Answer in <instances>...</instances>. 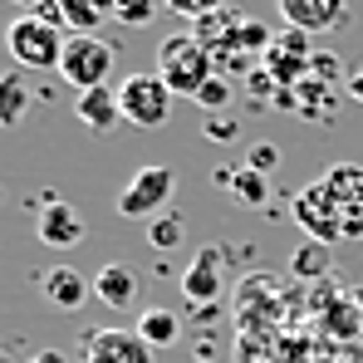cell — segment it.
I'll return each mask as SVG.
<instances>
[{
  "label": "cell",
  "instance_id": "15",
  "mask_svg": "<svg viewBox=\"0 0 363 363\" xmlns=\"http://www.w3.org/2000/svg\"><path fill=\"white\" fill-rule=\"evenodd\" d=\"M74 118L84 123L89 133L108 138V133H113V123L123 118V108H118V89H89V94H79V99H74Z\"/></svg>",
  "mask_w": 363,
  "mask_h": 363
},
{
  "label": "cell",
  "instance_id": "6",
  "mask_svg": "<svg viewBox=\"0 0 363 363\" xmlns=\"http://www.w3.org/2000/svg\"><path fill=\"white\" fill-rule=\"evenodd\" d=\"M172 186H177V172H172V167H162V162L138 167L133 182L118 191V216H128V221H152V216H162V206L172 201Z\"/></svg>",
  "mask_w": 363,
  "mask_h": 363
},
{
  "label": "cell",
  "instance_id": "20",
  "mask_svg": "<svg viewBox=\"0 0 363 363\" xmlns=\"http://www.w3.org/2000/svg\"><path fill=\"white\" fill-rule=\"evenodd\" d=\"M138 334H143L152 349H167V344L182 339V324H177L172 309H143V314H138Z\"/></svg>",
  "mask_w": 363,
  "mask_h": 363
},
{
  "label": "cell",
  "instance_id": "13",
  "mask_svg": "<svg viewBox=\"0 0 363 363\" xmlns=\"http://www.w3.org/2000/svg\"><path fill=\"white\" fill-rule=\"evenodd\" d=\"M138 290H143V280H138V270L123 265V260H108V265L94 275V300H104L108 309H133V304H138Z\"/></svg>",
  "mask_w": 363,
  "mask_h": 363
},
{
  "label": "cell",
  "instance_id": "25",
  "mask_svg": "<svg viewBox=\"0 0 363 363\" xmlns=\"http://www.w3.org/2000/svg\"><path fill=\"white\" fill-rule=\"evenodd\" d=\"M162 5H167L172 15H182V20H196V25L221 10V0H162Z\"/></svg>",
  "mask_w": 363,
  "mask_h": 363
},
{
  "label": "cell",
  "instance_id": "28",
  "mask_svg": "<svg viewBox=\"0 0 363 363\" xmlns=\"http://www.w3.org/2000/svg\"><path fill=\"white\" fill-rule=\"evenodd\" d=\"M344 94H354V99L363 104V69H354V74L344 79Z\"/></svg>",
  "mask_w": 363,
  "mask_h": 363
},
{
  "label": "cell",
  "instance_id": "16",
  "mask_svg": "<svg viewBox=\"0 0 363 363\" xmlns=\"http://www.w3.org/2000/svg\"><path fill=\"white\" fill-rule=\"evenodd\" d=\"M40 290L50 295V304H60V309H79V304L94 295V280H84L74 265H50L40 275Z\"/></svg>",
  "mask_w": 363,
  "mask_h": 363
},
{
  "label": "cell",
  "instance_id": "11",
  "mask_svg": "<svg viewBox=\"0 0 363 363\" xmlns=\"http://www.w3.org/2000/svg\"><path fill=\"white\" fill-rule=\"evenodd\" d=\"M280 15L300 35H324L349 20V0H280Z\"/></svg>",
  "mask_w": 363,
  "mask_h": 363
},
{
  "label": "cell",
  "instance_id": "24",
  "mask_svg": "<svg viewBox=\"0 0 363 363\" xmlns=\"http://www.w3.org/2000/svg\"><path fill=\"white\" fill-rule=\"evenodd\" d=\"M231 99H236V89H231V79H226V74H211V79L201 84V94H196L191 104H201L206 113H221V108H226Z\"/></svg>",
  "mask_w": 363,
  "mask_h": 363
},
{
  "label": "cell",
  "instance_id": "30",
  "mask_svg": "<svg viewBox=\"0 0 363 363\" xmlns=\"http://www.w3.org/2000/svg\"><path fill=\"white\" fill-rule=\"evenodd\" d=\"M30 363H69V359H64L60 349H40V354H35V359H30Z\"/></svg>",
  "mask_w": 363,
  "mask_h": 363
},
{
  "label": "cell",
  "instance_id": "23",
  "mask_svg": "<svg viewBox=\"0 0 363 363\" xmlns=\"http://www.w3.org/2000/svg\"><path fill=\"white\" fill-rule=\"evenodd\" d=\"M113 20L128 30H143L157 20V0H113Z\"/></svg>",
  "mask_w": 363,
  "mask_h": 363
},
{
  "label": "cell",
  "instance_id": "5",
  "mask_svg": "<svg viewBox=\"0 0 363 363\" xmlns=\"http://www.w3.org/2000/svg\"><path fill=\"white\" fill-rule=\"evenodd\" d=\"M196 40L211 50V60H226V55H265V45H270V35H265L255 20H245L241 10H216V15H206V20L196 25Z\"/></svg>",
  "mask_w": 363,
  "mask_h": 363
},
{
  "label": "cell",
  "instance_id": "22",
  "mask_svg": "<svg viewBox=\"0 0 363 363\" xmlns=\"http://www.w3.org/2000/svg\"><path fill=\"white\" fill-rule=\"evenodd\" d=\"M290 270H295V275H304V280L324 275V270H329V245H319V241H304L300 250H295V260H290Z\"/></svg>",
  "mask_w": 363,
  "mask_h": 363
},
{
  "label": "cell",
  "instance_id": "21",
  "mask_svg": "<svg viewBox=\"0 0 363 363\" xmlns=\"http://www.w3.org/2000/svg\"><path fill=\"white\" fill-rule=\"evenodd\" d=\"M182 236H186V221H182L177 211H162V216L147 221V241H152V250H177Z\"/></svg>",
  "mask_w": 363,
  "mask_h": 363
},
{
  "label": "cell",
  "instance_id": "7",
  "mask_svg": "<svg viewBox=\"0 0 363 363\" xmlns=\"http://www.w3.org/2000/svg\"><path fill=\"white\" fill-rule=\"evenodd\" d=\"M319 182H324V191L339 211L344 241H363V167L359 162H334Z\"/></svg>",
  "mask_w": 363,
  "mask_h": 363
},
{
  "label": "cell",
  "instance_id": "9",
  "mask_svg": "<svg viewBox=\"0 0 363 363\" xmlns=\"http://www.w3.org/2000/svg\"><path fill=\"white\" fill-rule=\"evenodd\" d=\"M84 363H152V344L138 329H94L84 339Z\"/></svg>",
  "mask_w": 363,
  "mask_h": 363
},
{
  "label": "cell",
  "instance_id": "27",
  "mask_svg": "<svg viewBox=\"0 0 363 363\" xmlns=\"http://www.w3.org/2000/svg\"><path fill=\"white\" fill-rule=\"evenodd\" d=\"M30 15H40V20H45V25H55V30H69V25H64V10H60V0H45V5H35Z\"/></svg>",
  "mask_w": 363,
  "mask_h": 363
},
{
  "label": "cell",
  "instance_id": "18",
  "mask_svg": "<svg viewBox=\"0 0 363 363\" xmlns=\"http://www.w3.org/2000/svg\"><path fill=\"white\" fill-rule=\"evenodd\" d=\"M60 10H64L69 35H94L113 15V0H60Z\"/></svg>",
  "mask_w": 363,
  "mask_h": 363
},
{
  "label": "cell",
  "instance_id": "17",
  "mask_svg": "<svg viewBox=\"0 0 363 363\" xmlns=\"http://www.w3.org/2000/svg\"><path fill=\"white\" fill-rule=\"evenodd\" d=\"M30 113V79L20 69L0 74V128H20Z\"/></svg>",
  "mask_w": 363,
  "mask_h": 363
},
{
  "label": "cell",
  "instance_id": "10",
  "mask_svg": "<svg viewBox=\"0 0 363 363\" xmlns=\"http://www.w3.org/2000/svg\"><path fill=\"white\" fill-rule=\"evenodd\" d=\"M84 216H79V206H69V201H55V196H45L40 201V211H35V236L50 245V250H74V245L84 241Z\"/></svg>",
  "mask_w": 363,
  "mask_h": 363
},
{
  "label": "cell",
  "instance_id": "2",
  "mask_svg": "<svg viewBox=\"0 0 363 363\" xmlns=\"http://www.w3.org/2000/svg\"><path fill=\"white\" fill-rule=\"evenodd\" d=\"M118 69V45L99 40V35H69L60 60V79L74 89V94H89V89H108Z\"/></svg>",
  "mask_w": 363,
  "mask_h": 363
},
{
  "label": "cell",
  "instance_id": "1",
  "mask_svg": "<svg viewBox=\"0 0 363 363\" xmlns=\"http://www.w3.org/2000/svg\"><path fill=\"white\" fill-rule=\"evenodd\" d=\"M211 50L196 40V35H167L162 45H157V79L177 94V99H196L201 94V84L216 74L211 69Z\"/></svg>",
  "mask_w": 363,
  "mask_h": 363
},
{
  "label": "cell",
  "instance_id": "31",
  "mask_svg": "<svg viewBox=\"0 0 363 363\" xmlns=\"http://www.w3.org/2000/svg\"><path fill=\"white\" fill-rule=\"evenodd\" d=\"M15 5H25V10H35V5H45V0H15Z\"/></svg>",
  "mask_w": 363,
  "mask_h": 363
},
{
  "label": "cell",
  "instance_id": "29",
  "mask_svg": "<svg viewBox=\"0 0 363 363\" xmlns=\"http://www.w3.org/2000/svg\"><path fill=\"white\" fill-rule=\"evenodd\" d=\"M206 138H216V143H231V138H236V128H231V123H211V133H206Z\"/></svg>",
  "mask_w": 363,
  "mask_h": 363
},
{
  "label": "cell",
  "instance_id": "12",
  "mask_svg": "<svg viewBox=\"0 0 363 363\" xmlns=\"http://www.w3.org/2000/svg\"><path fill=\"white\" fill-rule=\"evenodd\" d=\"M221 290H226V275H221V245H201L196 260H191L186 275H182V295L196 300V304H211V300H221Z\"/></svg>",
  "mask_w": 363,
  "mask_h": 363
},
{
  "label": "cell",
  "instance_id": "3",
  "mask_svg": "<svg viewBox=\"0 0 363 363\" xmlns=\"http://www.w3.org/2000/svg\"><path fill=\"white\" fill-rule=\"evenodd\" d=\"M64 45H69V35L45 25L40 15H15L10 30H5V50L20 69H60Z\"/></svg>",
  "mask_w": 363,
  "mask_h": 363
},
{
  "label": "cell",
  "instance_id": "14",
  "mask_svg": "<svg viewBox=\"0 0 363 363\" xmlns=\"http://www.w3.org/2000/svg\"><path fill=\"white\" fill-rule=\"evenodd\" d=\"M265 50H270V55H265V69H270L275 79H285V84H290V79H300L304 69H309L304 35H300V30H290V25H285L280 35H270V45H265Z\"/></svg>",
  "mask_w": 363,
  "mask_h": 363
},
{
  "label": "cell",
  "instance_id": "26",
  "mask_svg": "<svg viewBox=\"0 0 363 363\" xmlns=\"http://www.w3.org/2000/svg\"><path fill=\"white\" fill-rule=\"evenodd\" d=\"M275 162H280V152H275L270 143H255V147H250V157H245V167H255V172H270Z\"/></svg>",
  "mask_w": 363,
  "mask_h": 363
},
{
  "label": "cell",
  "instance_id": "8",
  "mask_svg": "<svg viewBox=\"0 0 363 363\" xmlns=\"http://www.w3.org/2000/svg\"><path fill=\"white\" fill-rule=\"evenodd\" d=\"M290 211H295V221L304 226V236L319 245H334L344 241V226H339V211H334V201H329V191H324V182H314V186H304L290 196Z\"/></svg>",
  "mask_w": 363,
  "mask_h": 363
},
{
  "label": "cell",
  "instance_id": "4",
  "mask_svg": "<svg viewBox=\"0 0 363 363\" xmlns=\"http://www.w3.org/2000/svg\"><path fill=\"white\" fill-rule=\"evenodd\" d=\"M172 99H177V94L157 79V69H152V74H147V69H143V74H128L118 84L123 123H133V128H143V133H147V128H162V123L172 118Z\"/></svg>",
  "mask_w": 363,
  "mask_h": 363
},
{
  "label": "cell",
  "instance_id": "19",
  "mask_svg": "<svg viewBox=\"0 0 363 363\" xmlns=\"http://www.w3.org/2000/svg\"><path fill=\"white\" fill-rule=\"evenodd\" d=\"M216 182H221V186H231L245 206H265V196H270L265 172H255V167H221V172H216Z\"/></svg>",
  "mask_w": 363,
  "mask_h": 363
}]
</instances>
